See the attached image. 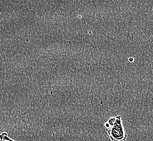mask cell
Segmentation results:
<instances>
[{
  "label": "cell",
  "instance_id": "7a4b0ae2",
  "mask_svg": "<svg viewBox=\"0 0 153 141\" xmlns=\"http://www.w3.org/2000/svg\"><path fill=\"white\" fill-rule=\"evenodd\" d=\"M0 140H3V141H13L12 140H11L10 138H9L6 132L2 133L1 135H0Z\"/></svg>",
  "mask_w": 153,
  "mask_h": 141
},
{
  "label": "cell",
  "instance_id": "3957f363",
  "mask_svg": "<svg viewBox=\"0 0 153 141\" xmlns=\"http://www.w3.org/2000/svg\"><path fill=\"white\" fill-rule=\"evenodd\" d=\"M116 117H115L111 118L110 119L108 120L107 123L110 126V128L114 125V124L115 122H116Z\"/></svg>",
  "mask_w": 153,
  "mask_h": 141
},
{
  "label": "cell",
  "instance_id": "6da1fadb",
  "mask_svg": "<svg viewBox=\"0 0 153 141\" xmlns=\"http://www.w3.org/2000/svg\"><path fill=\"white\" fill-rule=\"evenodd\" d=\"M116 117L114 125L108 130V136L112 141H126L128 135L123 128L122 116H117Z\"/></svg>",
  "mask_w": 153,
  "mask_h": 141
}]
</instances>
